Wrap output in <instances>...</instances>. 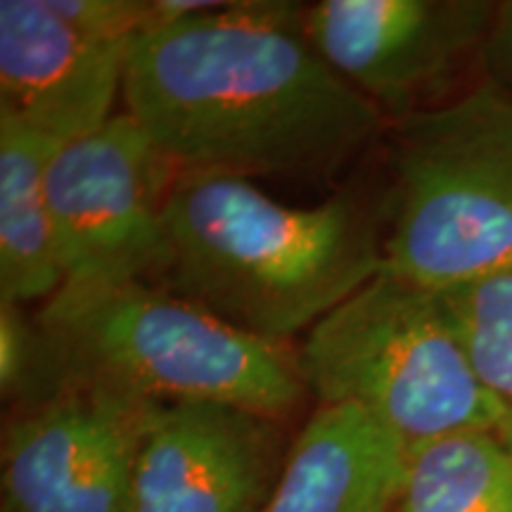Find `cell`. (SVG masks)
<instances>
[{"mask_svg": "<svg viewBox=\"0 0 512 512\" xmlns=\"http://www.w3.org/2000/svg\"><path fill=\"white\" fill-rule=\"evenodd\" d=\"M164 290L230 328L287 347L384 271L368 202L290 207L252 178L178 174L164 209Z\"/></svg>", "mask_w": 512, "mask_h": 512, "instance_id": "2", "label": "cell"}, {"mask_svg": "<svg viewBox=\"0 0 512 512\" xmlns=\"http://www.w3.org/2000/svg\"><path fill=\"white\" fill-rule=\"evenodd\" d=\"M150 403L69 384L17 406L0 444V512H126Z\"/></svg>", "mask_w": 512, "mask_h": 512, "instance_id": "7", "label": "cell"}, {"mask_svg": "<svg viewBox=\"0 0 512 512\" xmlns=\"http://www.w3.org/2000/svg\"><path fill=\"white\" fill-rule=\"evenodd\" d=\"M489 57L498 74L512 79V0L496 10L489 31Z\"/></svg>", "mask_w": 512, "mask_h": 512, "instance_id": "17", "label": "cell"}, {"mask_svg": "<svg viewBox=\"0 0 512 512\" xmlns=\"http://www.w3.org/2000/svg\"><path fill=\"white\" fill-rule=\"evenodd\" d=\"M408 448L351 403L318 406L261 512H392Z\"/></svg>", "mask_w": 512, "mask_h": 512, "instance_id": "11", "label": "cell"}, {"mask_svg": "<svg viewBox=\"0 0 512 512\" xmlns=\"http://www.w3.org/2000/svg\"><path fill=\"white\" fill-rule=\"evenodd\" d=\"M131 43L74 29L48 0H0V112L69 143L110 121Z\"/></svg>", "mask_w": 512, "mask_h": 512, "instance_id": "10", "label": "cell"}, {"mask_svg": "<svg viewBox=\"0 0 512 512\" xmlns=\"http://www.w3.org/2000/svg\"><path fill=\"white\" fill-rule=\"evenodd\" d=\"M38 368L36 320L22 306L0 304V392L12 403L27 399Z\"/></svg>", "mask_w": 512, "mask_h": 512, "instance_id": "16", "label": "cell"}, {"mask_svg": "<svg viewBox=\"0 0 512 512\" xmlns=\"http://www.w3.org/2000/svg\"><path fill=\"white\" fill-rule=\"evenodd\" d=\"M498 434H501L505 444L512 448V413L505 415V420L501 422V427H498Z\"/></svg>", "mask_w": 512, "mask_h": 512, "instance_id": "18", "label": "cell"}, {"mask_svg": "<svg viewBox=\"0 0 512 512\" xmlns=\"http://www.w3.org/2000/svg\"><path fill=\"white\" fill-rule=\"evenodd\" d=\"M128 46L126 114L178 174L328 176L384 117L304 34L306 5L157 0Z\"/></svg>", "mask_w": 512, "mask_h": 512, "instance_id": "1", "label": "cell"}, {"mask_svg": "<svg viewBox=\"0 0 512 512\" xmlns=\"http://www.w3.org/2000/svg\"><path fill=\"white\" fill-rule=\"evenodd\" d=\"M283 422L209 401H152L126 512H261L283 472Z\"/></svg>", "mask_w": 512, "mask_h": 512, "instance_id": "8", "label": "cell"}, {"mask_svg": "<svg viewBox=\"0 0 512 512\" xmlns=\"http://www.w3.org/2000/svg\"><path fill=\"white\" fill-rule=\"evenodd\" d=\"M294 356L318 406L351 403L408 451L498 430L508 415L477 377L437 290L389 271L320 318Z\"/></svg>", "mask_w": 512, "mask_h": 512, "instance_id": "4", "label": "cell"}, {"mask_svg": "<svg viewBox=\"0 0 512 512\" xmlns=\"http://www.w3.org/2000/svg\"><path fill=\"white\" fill-rule=\"evenodd\" d=\"M384 271L427 290L512 264V95L479 86L394 121Z\"/></svg>", "mask_w": 512, "mask_h": 512, "instance_id": "5", "label": "cell"}, {"mask_svg": "<svg viewBox=\"0 0 512 512\" xmlns=\"http://www.w3.org/2000/svg\"><path fill=\"white\" fill-rule=\"evenodd\" d=\"M64 22L83 34L105 41L131 43L157 27V0H48Z\"/></svg>", "mask_w": 512, "mask_h": 512, "instance_id": "15", "label": "cell"}, {"mask_svg": "<svg viewBox=\"0 0 512 512\" xmlns=\"http://www.w3.org/2000/svg\"><path fill=\"white\" fill-rule=\"evenodd\" d=\"M482 3L320 0L306 5L304 34L328 67L384 121L422 112L460 57L491 31Z\"/></svg>", "mask_w": 512, "mask_h": 512, "instance_id": "9", "label": "cell"}, {"mask_svg": "<svg viewBox=\"0 0 512 512\" xmlns=\"http://www.w3.org/2000/svg\"><path fill=\"white\" fill-rule=\"evenodd\" d=\"M392 512H512V448L465 430L408 451Z\"/></svg>", "mask_w": 512, "mask_h": 512, "instance_id": "13", "label": "cell"}, {"mask_svg": "<svg viewBox=\"0 0 512 512\" xmlns=\"http://www.w3.org/2000/svg\"><path fill=\"white\" fill-rule=\"evenodd\" d=\"M437 294L477 377L510 415L512 264Z\"/></svg>", "mask_w": 512, "mask_h": 512, "instance_id": "14", "label": "cell"}, {"mask_svg": "<svg viewBox=\"0 0 512 512\" xmlns=\"http://www.w3.org/2000/svg\"><path fill=\"white\" fill-rule=\"evenodd\" d=\"M176 176L126 112L57 147L46 183L64 285H157Z\"/></svg>", "mask_w": 512, "mask_h": 512, "instance_id": "6", "label": "cell"}, {"mask_svg": "<svg viewBox=\"0 0 512 512\" xmlns=\"http://www.w3.org/2000/svg\"><path fill=\"white\" fill-rule=\"evenodd\" d=\"M38 368L24 403L69 384L150 401H209L280 422L309 399L290 347L249 337L155 283L62 285L34 316Z\"/></svg>", "mask_w": 512, "mask_h": 512, "instance_id": "3", "label": "cell"}, {"mask_svg": "<svg viewBox=\"0 0 512 512\" xmlns=\"http://www.w3.org/2000/svg\"><path fill=\"white\" fill-rule=\"evenodd\" d=\"M57 147L0 112V304L48 302L64 285L46 183Z\"/></svg>", "mask_w": 512, "mask_h": 512, "instance_id": "12", "label": "cell"}]
</instances>
